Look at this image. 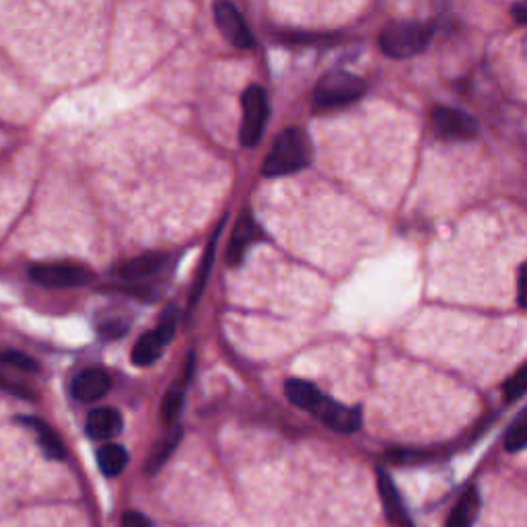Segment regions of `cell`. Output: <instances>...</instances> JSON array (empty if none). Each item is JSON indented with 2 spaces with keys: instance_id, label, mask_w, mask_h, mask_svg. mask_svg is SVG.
<instances>
[{
  "instance_id": "obj_16",
  "label": "cell",
  "mask_w": 527,
  "mask_h": 527,
  "mask_svg": "<svg viewBox=\"0 0 527 527\" xmlns=\"http://www.w3.org/2000/svg\"><path fill=\"white\" fill-rule=\"evenodd\" d=\"M128 464V451L118 443H105L97 451V466L103 472V476L114 478L122 474V470Z\"/></svg>"
},
{
  "instance_id": "obj_4",
  "label": "cell",
  "mask_w": 527,
  "mask_h": 527,
  "mask_svg": "<svg viewBox=\"0 0 527 527\" xmlns=\"http://www.w3.org/2000/svg\"><path fill=\"white\" fill-rule=\"evenodd\" d=\"M241 105H243V122H241L239 138L241 145L250 149L256 147L262 140L270 116V103L266 91L258 85H252L245 89L241 97Z\"/></svg>"
},
{
  "instance_id": "obj_12",
  "label": "cell",
  "mask_w": 527,
  "mask_h": 527,
  "mask_svg": "<svg viewBox=\"0 0 527 527\" xmlns=\"http://www.w3.org/2000/svg\"><path fill=\"white\" fill-rule=\"evenodd\" d=\"M482 509V499L476 486H470L460 497L458 505L453 507L445 527H474Z\"/></svg>"
},
{
  "instance_id": "obj_6",
  "label": "cell",
  "mask_w": 527,
  "mask_h": 527,
  "mask_svg": "<svg viewBox=\"0 0 527 527\" xmlns=\"http://www.w3.org/2000/svg\"><path fill=\"white\" fill-rule=\"evenodd\" d=\"M311 414L324 423L328 429L336 431V433H357L363 425V412L361 408L355 406H344L332 398H328L326 394H322V398L318 400V404L313 406Z\"/></svg>"
},
{
  "instance_id": "obj_20",
  "label": "cell",
  "mask_w": 527,
  "mask_h": 527,
  "mask_svg": "<svg viewBox=\"0 0 527 527\" xmlns=\"http://www.w3.org/2000/svg\"><path fill=\"white\" fill-rule=\"evenodd\" d=\"M223 225H225V221H223ZM223 225L217 229L215 237L210 239V245H208V250H206V256H204L202 266H200V272H198V276H196V285H194V289H192V293H190V307L196 305V301L200 299V295H202V291H204V287H206V278H208V274H210V268H213V260H215V252H217V241H219V231L223 229Z\"/></svg>"
},
{
  "instance_id": "obj_11",
  "label": "cell",
  "mask_w": 527,
  "mask_h": 527,
  "mask_svg": "<svg viewBox=\"0 0 527 527\" xmlns=\"http://www.w3.org/2000/svg\"><path fill=\"white\" fill-rule=\"evenodd\" d=\"M260 237V229L256 221L250 215H243L233 231V237L229 241L227 250V262L229 266H239L245 258V252L250 250V245Z\"/></svg>"
},
{
  "instance_id": "obj_3",
  "label": "cell",
  "mask_w": 527,
  "mask_h": 527,
  "mask_svg": "<svg viewBox=\"0 0 527 527\" xmlns=\"http://www.w3.org/2000/svg\"><path fill=\"white\" fill-rule=\"evenodd\" d=\"M367 93V83L346 70H334L313 89V108L315 110H336L359 101Z\"/></svg>"
},
{
  "instance_id": "obj_19",
  "label": "cell",
  "mask_w": 527,
  "mask_h": 527,
  "mask_svg": "<svg viewBox=\"0 0 527 527\" xmlns=\"http://www.w3.org/2000/svg\"><path fill=\"white\" fill-rule=\"evenodd\" d=\"M285 396L287 400L303 410H313V406L318 404V400L322 398V392L315 388L313 383L303 381V379H289L285 383Z\"/></svg>"
},
{
  "instance_id": "obj_18",
  "label": "cell",
  "mask_w": 527,
  "mask_h": 527,
  "mask_svg": "<svg viewBox=\"0 0 527 527\" xmlns=\"http://www.w3.org/2000/svg\"><path fill=\"white\" fill-rule=\"evenodd\" d=\"M165 346L167 344L161 340V336L155 330L145 334V336H140L138 342L134 344V350H132V363L138 367L153 365L163 355Z\"/></svg>"
},
{
  "instance_id": "obj_1",
  "label": "cell",
  "mask_w": 527,
  "mask_h": 527,
  "mask_svg": "<svg viewBox=\"0 0 527 527\" xmlns=\"http://www.w3.org/2000/svg\"><path fill=\"white\" fill-rule=\"evenodd\" d=\"M313 159V147L309 136L299 128H287L274 140L270 153L264 159L262 173L266 178H280L309 167Z\"/></svg>"
},
{
  "instance_id": "obj_7",
  "label": "cell",
  "mask_w": 527,
  "mask_h": 527,
  "mask_svg": "<svg viewBox=\"0 0 527 527\" xmlns=\"http://www.w3.org/2000/svg\"><path fill=\"white\" fill-rule=\"evenodd\" d=\"M433 124L437 136L449 140V143H464V140L476 138L480 132V124L474 116L455 108H437L433 112Z\"/></svg>"
},
{
  "instance_id": "obj_25",
  "label": "cell",
  "mask_w": 527,
  "mask_h": 527,
  "mask_svg": "<svg viewBox=\"0 0 527 527\" xmlns=\"http://www.w3.org/2000/svg\"><path fill=\"white\" fill-rule=\"evenodd\" d=\"M175 328H178V309L175 307H169L165 313H163V318L159 322V326L155 328V332L161 336V340L165 344H169L175 336Z\"/></svg>"
},
{
  "instance_id": "obj_29",
  "label": "cell",
  "mask_w": 527,
  "mask_h": 527,
  "mask_svg": "<svg viewBox=\"0 0 527 527\" xmlns=\"http://www.w3.org/2000/svg\"><path fill=\"white\" fill-rule=\"evenodd\" d=\"M120 527H151V521L143 513L128 511V513H124Z\"/></svg>"
},
{
  "instance_id": "obj_5",
  "label": "cell",
  "mask_w": 527,
  "mask_h": 527,
  "mask_svg": "<svg viewBox=\"0 0 527 527\" xmlns=\"http://www.w3.org/2000/svg\"><path fill=\"white\" fill-rule=\"evenodd\" d=\"M29 278L33 283L50 287V289H70L89 285L95 274L77 262H50V264H33L29 268Z\"/></svg>"
},
{
  "instance_id": "obj_21",
  "label": "cell",
  "mask_w": 527,
  "mask_h": 527,
  "mask_svg": "<svg viewBox=\"0 0 527 527\" xmlns=\"http://www.w3.org/2000/svg\"><path fill=\"white\" fill-rule=\"evenodd\" d=\"M505 449L509 453H519L527 449V408L509 425L505 433Z\"/></svg>"
},
{
  "instance_id": "obj_9",
  "label": "cell",
  "mask_w": 527,
  "mask_h": 527,
  "mask_svg": "<svg viewBox=\"0 0 527 527\" xmlns=\"http://www.w3.org/2000/svg\"><path fill=\"white\" fill-rule=\"evenodd\" d=\"M110 388L112 381L108 373L101 369H85L75 377L73 385H70V392H73L79 402H97L110 392Z\"/></svg>"
},
{
  "instance_id": "obj_23",
  "label": "cell",
  "mask_w": 527,
  "mask_h": 527,
  "mask_svg": "<svg viewBox=\"0 0 527 527\" xmlns=\"http://www.w3.org/2000/svg\"><path fill=\"white\" fill-rule=\"evenodd\" d=\"M0 367H9V369L21 371V373L38 371V363L23 353H17V350H7V353H0Z\"/></svg>"
},
{
  "instance_id": "obj_15",
  "label": "cell",
  "mask_w": 527,
  "mask_h": 527,
  "mask_svg": "<svg viewBox=\"0 0 527 527\" xmlns=\"http://www.w3.org/2000/svg\"><path fill=\"white\" fill-rule=\"evenodd\" d=\"M377 484H379V493H381L385 515H388L390 521L396 523L406 513V509L402 505V499L398 495V490H396L390 474L385 472L383 468H377Z\"/></svg>"
},
{
  "instance_id": "obj_28",
  "label": "cell",
  "mask_w": 527,
  "mask_h": 527,
  "mask_svg": "<svg viewBox=\"0 0 527 527\" xmlns=\"http://www.w3.org/2000/svg\"><path fill=\"white\" fill-rule=\"evenodd\" d=\"M517 301L521 307H527V262L519 268L517 274Z\"/></svg>"
},
{
  "instance_id": "obj_10",
  "label": "cell",
  "mask_w": 527,
  "mask_h": 527,
  "mask_svg": "<svg viewBox=\"0 0 527 527\" xmlns=\"http://www.w3.org/2000/svg\"><path fill=\"white\" fill-rule=\"evenodd\" d=\"M124 420L116 408H95L89 412L85 431L95 441H110L122 433Z\"/></svg>"
},
{
  "instance_id": "obj_14",
  "label": "cell",
  "mask_w": 527,
  "mask_h": 527,
  "mask_svg": "<svg viewBox=\"0 0 527 527\" xmlns=\"http://www.w3.org/2000/svg\"><path fill=\"white\" fill-rule=\"evenodd\" d=\"M182 437H184V429L180 425H173L167 435L157 443V447L153 449V453L149 455L147 460V466H145V472L147 474H157L165 464L167 460L171 458V453L178 449V445L182 443Z\"/></svg>"
},
{
  "instance_id": "obj_27",
  "label": "cell",
  "mask_w": 527,
  "mask_h": 527,
  "mask_svg": "<svg viewBox=\"0 0 527 527\" xmlns=\"http://www.w3.org/2000/svg\"><path fill=\"white\" fill-rule=\"evenodd\" d=\"M0 388L11 392V394H15V396H19V398H27V400L33 398V392L27 388V385L9 379L5 373H0Z\"/></svg>"
},
{
  "instance_id": "obj_8",
  "label": "cell",
  "mask_w": 527,
  "mask_h": 527,
  "mask_svg": "<svg viewBox=\"0 0 527 527\" xmlns=\"http://www.w3.org/2000/svg\"><path fill=\"white\" fill-rule=\"evenodd\" d=\"M215 21L219 31L225 35V40L237 50H250L254 46V35L250 27L245 25L241 13L231 5L221 0L215 5Z\"/></svg>"
},
{
  "instance_id": "obj_22",
  "label": "cell",
  "mask_w": 527,
  "mask_h": 527,
  "mask_svg": "<svg viewBox=\"0 0 527 527\" xmlns=\"http://www.w3.org/2000/svg\"><path fill=\"white\" fill-rule=\"evenodd\" d=\"M525 392H527V363H525L521 369H517V371L507 379V383L503 385V396H505V402H507V404L519 400Z\"/></svg>"
},
{
  "instance_id": "obj_2",
  "label": "cell",
  "mask_w": 527,
  "mask_h": 527,
  "mask_svg": "<svg viewBox=\"0 0 527 527\" xmlns=\"http://www.w3.org/2000/svg\"><path fill=\"white\" fill-rule=\"evenodd\" d=\"M433 40V27L427 23L418 21H400L392 23L390 27H385L379 46L383 54H388L390 58H412L420 52H425L427 46Z\"/></svg>"
},
{
  "instance_id": "obj_31",
  "label": "cell",
  "mask_w": 527,
  "mask_h": 527,
  "mask_svg": "<svg viewBox=\"0 0 527 527\" xmlns=\"http://www.w3.org/2000/svg\"><path fill=\"white\" fill-rule=\"evenodd\" d=\"M396 523H398V527H414V523L410 521L408 513H404V515H402V517H400Z\"/></svg>"
},
{
  "instance_id": "obj_30",
  "label": "cell",
  "mask_w": 527,
  "mask_h": 527,
  "mask_svg": "<svg viewBox=\"0 0 527 527\" xmlns=\"http://www.w3.org/2000/svg\"><path fill=\"white\" fill-rule=\"evenodd\" d=\"M511 13H513V17H515L517 23L527 25V0H525V3H517V5H513Z\"/></svg>"
},
{
  "instance_id": "obj_24",
  "label": "cell",
  "mask_w": 527,
  "mask_h": 527,
  "mask_svg": "<svg viewBox=\"0 0 527 527\" xmlns=\"http://www.w3.org/2000/svg\"><path fill=\"white\" fill-rule=\"evenodd\" d=\"M184 406V390L182 388H173L169 390V394L163 400V408H161V416L165 423H175V418L180 416Z\"/></svg>"
},
{
  "instance_id": "obj_17",
  "label": "cell",
  "mask_w": 527,
  "mask_h": 527,
  "mask_svg": "<svg viewBox=\"0 0 527 527\" xmlns=\"http://www.w3.org/2000/svg\"><path fill=\"white\" fill-rule=\"evenodd\" d=\"M163 264H165V256L163 254H143V256L132 258L126 264H122L120 270H118V276L124 278V280L147 278V276L155 274Z\"/></svg>"
},
{
  "instance_id": "obj_13",
  "label": "cell",
  "mask_w": 527,
  "mask_h": 527,
  "mask_svg": "<svg viewBox=\"0 0 527 527\" xmlns=\"http://www.w3.org/2000/svg\"><path fill=\"white\" fill-rule=\"evenodd\" d=\"M19 420L25 427H29L35 435H38V443H40L46 458L56 460V462L66 458V449H64L62 439L58 437V433L50 425L44 423V420H40V418H19Z\"/></svg>"
},
{
  "instance_id": "obj_26",
  "label": "cell",
  "mask_w": 527,
  "mask_h": 527,
  "mask_svg": "<svg viewBox=\"0 0 527 527\" xmlns=\"http://www.w3.org/2000/svg\"><path fill=\"white\" fill-rule=\"evenodd\" d=\"M128 330V322L122 320L120 315H114V318L110 322H103L99 326V332L105 336V338H120L124 336Z\"/></svg>"
}]
</instances>
